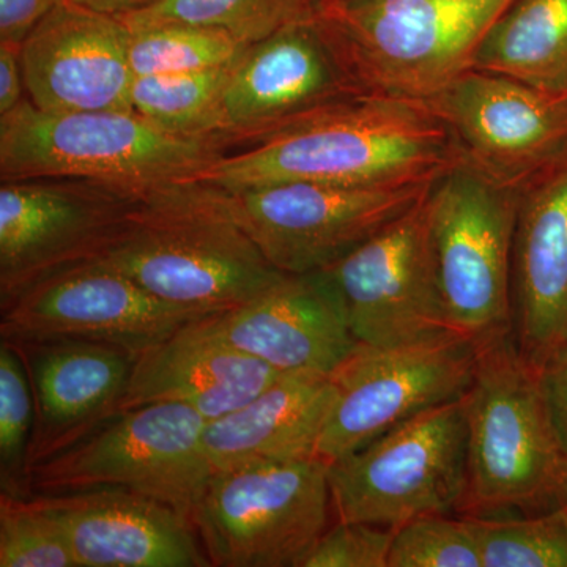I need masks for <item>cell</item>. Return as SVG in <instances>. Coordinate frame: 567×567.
I'll use <instances>...</instances> for the list:
<instances>
[{"label": "cell", "mask_w": 567, "mask_h": 567, "mask_svg": "<svg viewBox=\"0 0 567 567\" xmlns=\"http://www.w3.org/2000/svg\"><path fill=\"white\" fill-rule=\"evenodd\" d=\"M74 6L96 11V13L110 14V17H123L133 11L147 9L159 0H69Z\"/></svg>", "instance_id": "cell-36"}, {"label": "cell", "mask_w": 567, "mask_h": 567, "mask_svg": "<svg viewBox=\"0 0 567 567\" xmlns=\"http://www.w3.org/2000/svg\"><path fill=\"white\" fill-rule=\"evenodd\" d=\"M511 338L537 371L567 349V153L520 188Z\"/></svg>", "instance_id": "cell-21"}, {"label": "cell", "mask_w": 567, "mask_h": 567, "mask_svg": "<svg viewBox=\"0 0 567 567\" xmlns=\"http://www.w3.org/2000/svg\"><path fill=\"white\" fill-rule=\"evenodd\" d=\"M281 375L213 334L203 317L134 358L121 412L171 402L192 406L212 423L251 402Z\"/></svg>", "instance_id": "cell-22"}, {"label": "cell", "mask_w": 567, "mask_h": 567, "mask_svg": "<svg viewBox=\"0 0 567 567\" xmlns=\"http://www.w3.org/2000/svg\"><path fill=\"white\" fill-rule=\"evenodd\" d=\"M330 462H270L213 473L192 514L212 566L300 567L327 532Z\"/></svg>", "instance_id": "cell-8"}, {"label": "cell", "mask_w": 567, "mask_h": 567, "mask_svg": "<svg viewBox=\"0 0 567 567\" xmlns=\"http://www.w3.org/2000/svg\"><path fill=\"white\" fill-rule=\"evenodd\" d=\"M468 429V481L458 516L529 517L567 505V451L539 371L511 331L481 342L462 395Z\"/></svg>", "instance_id": "cell-3"}, {"label": "cell", "mask_w": 567, "mask_h": 567, "mask_svg": "<svg viewBox=\"0 0 567 567\" xmlns=\"http://www.w3.org/2000/svg\"><path fill=\"white\" fill-rule=\"evenodd\" d=\"M395 528L336 520L300 567H388Z\"/></svg>", "instance_id": "cell-32"}, {"label": "cell", "mask_w": 567, "mask_h": 567, "mask_svg": "<svg viewBox=\"0 0 567 567\" xmlns=\"http://www.w3.org/2000/svg\"><path fill=\"white\" fill-rule=\"evenodd\" d=\"M159 300L207 315L248 303L284 274L268 262L215 186H155L99 257Z\"/></svg>", "instance_id": "cell-2"}, {"label": "cell", "mask_w": 567, "mask_h": 567, "mask_svg": "<svg viewBox=\"0 0 567 567\" xmlns=\"http://www.w3.org/2000/svg\"><path fill=\"white\" fill-rule=\"evenodd\" d=\"M475 69L567 92V0H513L484 37Z\"/></svg>", "instance_id": "cell-24"}, {"label": "cell", "mask_w": 567, "mask_h": 567, "mask_svg": "<svg viewBox=\"0 0 567 567\" xmlns=\"http://www.w3.org/2000/svg\"><path fill=\"white\" fill-rule=\"evenodd\" d=\"M427 514L395 529L388 567H484L468 518Z\"/></svg>", "instance_id": "cell-31"}, {"label": "cell", "mask_w": 567, "mask_h": 567, "mask_svg": "<svg viewBox=\"0 0 567 567\" xmlns=\"http://www.w3.org/2000/svg\"><path fill=\"white\" fill-rule=\"evenodd\" d=\"M63 0H0V41L22 44Z\"/></svg>", "instance_id": "cell-33"}, {"label": "cell", "mask_w": 567, "mask_h": 567, "mask_svg": "<svg viewBox=\"0 0 567 567\" xmlns=\"http://www.w3.org/2000/svg\"><path fill=\"white\" fill-rule=\"evenodd\" d=\"M331 401L330 375L282 374L248 404L205 425L213 473L317 457Z\"/></svg>", "instance_id": "cell-23"}, {"label": "cell", "mask_w": 567, "mask_h": 567, "mask_svg": "<svg viewBox=\"0 0 567 567\" xmlns=\"http://www.w3.org/2000/svg\"><path fill=\"white\" fill-rule=\"evenodd\" d=\"M148 189L66 177L2 182L0 303L44 276L99 259Z\"/></svg>", "instance_id": "cell-12"}, {"label": "cell", "mask_w": 567, "mask_h": 567, "mask_svg": "<svg viewBox=\"0 0 567 567\" xmlns=\"http://www.w3.org/2000/svg\"><path fill=\"white\" fill-rule=\"evenodd\" d=\"M424 103L445 123L466 162L513 188L567 153V92L473 69Z\"/></svg>", "instance_id": "cell-16"}, {"label": "cell", "mask_w": 567, "mask_h": 567, "mask_svg": "<svg viewBox=\"0 0 567 567\" xmlns=\"http://www.w3.org/2000/svg\"><path fill=\"white\" fill-rule=\"evenodd\" d=\"M477 352L464 336L398 347L358 342L330 375L333 401L317 457L349 456L425 410L457 401L475 375Z\"/></svg>", "instance_id": "cell-11"}, {"label": "cell", "mask_w": 567, "mask_h": 567, "mask_svg": "<svg viewBox=\"0 0 567 567\" xmlns=\"http://www.w3.org/2000/svg\"><path fill=\"white\" fill-rule=\"evenodd\" d=\"M466 518L484 567H567V505L529 517Z\"/></svg>", "instance_id": "cell-28"}, {"label": "cell", "mask_w": 567, "mask_h": 567, "mask_svg": "<svg viewBox=\"0 0 567 567\" xmlns=\"http://www.w3.org/2000/svg\"><path fill=\"white\" fill-rule=\"evenodd\" d=\"M336 520L402 527L427 514H461L468 481L462 398L425 410L330 462Z\"/></svg>", "instance_id": "cell-7"}, {"label": "cell", "mask_w": 567, "mask_h": 567, "mask_svg": "<svg viewBox=\"0 0 567 567\" xmlns=\"http://www.w3.org/2000/svg\"><path fill=\"white\" fill-rule=\"evenodd\" d=\"M432 183L278 182L223 192L224 203L284 275L324 270L404 215Z\"/></svg>", "instance_id": "cell-10"}, {"label": "cell", "mask_w": 567, "mask_h": 567, "mask_svg": "<svg viewBox=\"0 0 567 567\" xmlns=\"http://www.w3.org/2000/svg\"><path fill=\"white\" fill-rule=\"evenodd\" d=\"M35 405L28 369L13 342H0V491L6 495L31 496L29 446Z\"/></svg>", "instance_id": "cell-29"}, {"label": "cell", "mask_w": 567, "mask_h": 567, "mask_svg": "<svg viewBox=\"0 0 567 567\" xmlns=\"http://www.w3.org/2000/svg\"><path fill=\"white\" fill-rule=\"evenodd\" d=\"M324 2H347V0H324Z\"/></svg>", "instance_id": "cell-37"}, {"label": "cell", "mask_w": 567, "mask_h": 567, "mask_svg": "<svg viewBox=\"0 0 567 567\" xmlns=\"http://www.w3.org/2000/svg\"><path fill=\"white\" fill-rule=\"evenodd\" d=\"M207 421L192 406L158 402L123 410L65 453L29 472L32 495L123 487L192 518L213 468L205 456Z\"/></svg>", "instance_id": "cell-9"}, {"label": "cell", "mask_w": 567, "mask_h": 567, "mask_svg": "<svg viewBox=\"0 0 567 567\" xmlns=\"http://www.w3.org/2000/svg\"><path fill=\"white\" fill-rule=\"evenodd\" d=\"M0 567H80L50 514L32 496L0 494Z\"/></svg>", "instance_id": "cell-30"}, {"label": "cell", "mask_w": 567, "mask_h": 567, "mask_svg": "<svg viewBox=\"0 0 567 567\" xmlns=\"http://www.w3.org/2000/svg\"><path fill=\"white\" fill-rule=\"evenodd\" d=\"M520 188L495 181L464 156L424 197L447 315L481 344L511 331L513 251Z\"/></svg>", "instance_id": "cell-6"}, {"label": "cell", "mask_w": 567, "mask_h": 567, "mask_svg": "<svg viewBox=\"0 0 567 567\" xmlns=\"http://www.w3.org/2000/svg\"><path fill=\"white\" fill-rule=\"evenodd\" d=\"M235 63L189 73L134 78L130 92L132 110L175 136L219 141V104Z\"/></svg>", "instance_id": "cell-26"}, {"label": "cell", "mask_w": 567, "mask_h": 567, "mask_svg": "<svg viewBox=\"0 0 567 567\" xmlns=\"http://www.w3.org/2000/svg\"><path fill=\"white\" fill-rule=\"evenodd\" d=\"M317 17L364 95L425 100L475 69L513 0H316Z\"/></svg>", "instance_id": "cell-4"}, {"label": "cell", "mask_w": 567, "mask_h": 567, "mask_svg": "<svg viewBox=\"0 0 567 567\" xmlns=\"http://www.w3.org/2000/svg\"><path fill=\"white\" fill-rule=\"evenodd\" d=\"M223 142L163 132L133 111L48 112L22 100L0 117V181L66 177L153 188L194 182Z\"/></svg>", "instance_id": "cell-5"}, {"label": "cell", "mask_w": 567, "mask_h": 567, "mask_svg": "<svg viewBox=\"0 0 567 567\" xmlns=\"http://www.w3.org/2000/svg\"><path fill=\"white\" fill-rule=\"evenodd\" d=\"M204 323L282 374L331 375L360 342L327 270L284 275L248 303L204 317Z\"/></svg>", "instance_id": "cell-18"}, {"label": "cell", "mask_w": 567, "mask_h": 567, "mask_svg": "<svg viewBox=\"0 0 567 567\" xmlns=\"http://www.w3.org/2000/svg\"><path fill=\"white\" fill-rule=\"evenodd\" d=\"M132 31L63 0L21 44L25 93L48 112L133 111Z\"/></svg>", "instance_id": "cell-17"}, {"label": "cell", "mask_w": 567, "mask_h": 567, "mask_svg": "<svg viewBox=\"0 0 567 567\" xmlns=\"http://www.w3.org/2000/svg\"><path fill=\"white\" fill-rule=\"evenodd\" d=\"M0 308L2 339H87L122 347L136 357L185 324L212 316L159 300L99 260L44 276Z\"/></svg>", "instance_id": "cell-15"}, {"label": "cell", "mask_w": 567, "mask_h": 567, "mask_svg": "<svg viewBox=\"0 0 567 567\" xmlns=\"http://www.w3.org/2000/svg\"><path fill=\"white\" fill-rule=\"evenodd\" d=\"M424 197L324 268L342 295L354 338L363 344L412 346L461 336L440 287Z\"/></svg>", "instance_id": "cell-13"}, {"label": "cell", "mask_w": 567, "mask_h": 567, "mask_svg": "<svg viewBox=\"0 0 567 567\" xmlns=\"http://www.w3.org/2000/svg\"><path fill=\"white\" fill-rule=\"evenodd\" d=\"M24 92L21 44L0 41V117L20 106Z\"/></svg>", "instance_id": "cell-35"}, {"label": "cell", "mask_w": 567, "mask_h": 567, "mask_svg": "<svg viewBox=\"0 0 567 567\" xmlns=\"http://www.w3.org/2000/svg\"><path fill=\"white\" fill-rule=\"evenodd\" d=\"M248 48L218 29L156 25L132 31L130 66L134 78L219 69L240 61Z\"/></svg>", "instance_id": "cell-27"}, {"label": "cell", "mask_w": 567, "mask_h": 567, "mask_svg": "<svg viewBox=\"0 0 567 567\" xmlns=\"http://www.w3.org/2000/svg\"><path fill=\"white\" fill-rule=\"evenodd\" d=\"M54 518L80 567H207L193 520L123 487L32 495Z\"/></svg>", "instance_id": "cell-19"}, {"label": "cell", "mask_w": 567, "mask_h": 567, "mask_svg": "<svg viewBox=\"0 0 567 567\" xmlns=\"http://www.w3.org/2000/svg\"><path fill=\"white\" fill-rule=\"evenodd\" d=\"M462 156L453 134L424 102L361 95L249 151L223 155L194 182L223 192L297 181L432 183Z\"/></svg>", "instance_id": "cell-1"}, {"label": "cell", "mask_w": 567, "mask_h": 567, "mask_svg": "<svg viewBox=\"0 0 567 567\" xmlns=\"http://www.w3.org/2000/svg\"><path fill=\"white\" fill-rule=\"evenodd\" d=\"M364 95L320 18L293 22L251 44L219 104L223 142H264Z\"/></svg>", "instance_id": "cell-14"}, {"label": "cell", "mask_w": 567, "mask_h": 567, "mask_svg": "<svg viewBox=\"0 0 567 567\" xmlns=\"http://www.w3.org/2000/svg\"><path fill=\"white\" fill-rule=\"evenodd\" d=\"M539 377L548 412L567 451V349L548 360L539 369Z\"/></svg>", "instance_id": "cell-34"}, {"label": "cell", "mask_w": 567, "mask_h": 567, "mask_svg": "<svg viewBox=\"0 0 567 567\" xmlns=\"http://www.w3.org/2000/svg\"><path fill=\"white\" fill-rule=\"evenodd\" d=\"M316 14V0H159L118 18L130 31L166 24L199 25L230 33L251 47Z\"/></svg>", "instance_id": "cell-25"}, {"label": "cell", "mask_w": 567, "mask_h": 567, "mask_svg": "<svg viewBox=\"0 0 567 567\" xmlns=\"http://www.w3.org/2000/svg\"><path fill=\"white\" fill-rule=\"evenodd\" d=\"M9 341V339H7ZM31 380L35 420L29 472L65 453L121 412L136 354L76 338L10 341Z\"/></svg>", "instance_id": "cell-20"}]
</instances>
